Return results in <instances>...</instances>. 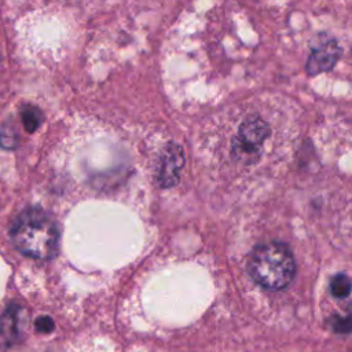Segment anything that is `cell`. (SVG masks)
<instances>
[{"label":"cell","mask_w":352,"mask_h":352,"mask_svg":"<svg viewBox=\"0 0 352 352\" xmlns=\"http://www.w3.org/2000/svg\"><path fill=\"white\" fill-rule=\"evenodd\" d=\"M10 236L25 256L48 260L58 253L59 230L55 220L40 208H28L14 220Z\"/></svg>","instance_id":"obj_1"},{"label":"cell","mask_w":352,"mask_h":352,"mask_svg":"<svg viewBox=\"0 0 352 352\" xmlns=\"http://www.w3.org/2000/svg\"><path fill=\"white\" fill-rule=\"evenodd\" d=\"M248 270L253 280L261 287L280 290L293 280L296 261L285 243L270 242L257 246L252 252Z\"/></svg>","instance_id":"obj_2"},{"label":"cell","mask_w":352,"mask_h":352,"mask_svg":"<svg viewBox=\"0 0 352 352\" xmlns=\"http://www.w3.org/2000/svg\"><path fill=\"white\" fill-rule=\"evenodd\" d=\"M270 135L267 122L258 116L248 117L239 125L238 133L234 139V153L242 157H253L263 146Z\"/></svg>","instance_id":"obj_3"},{"label":"cell","mask_w":352,"mask_h":352,"mask_svg":"<svg viewBox=\"0 0 352 352\" xmlns=\"http://www.w3.org/2000/svg\"><path fill=\"white\" fill-rule=\"evenodd\" d=\"M184 165V154L180 146L172 143L169 144L160 161L157 180L161 187H172L177 183L180 170Z\"/></svg>","instance_id":"obj_4"},{"label":"cell","mask_w":352,"mask_h":352,"mask_svg":"<svg viewBox=\"0 0 352 352\" xmlns=\"http://www.w3.org/2000/svg\"><path fill=\"white\" fill-rule=\"evenodd\" d=\"M341 56V48L334 40H329L322 45H318L307 60V73L316 76L331 69Z\"/></svg>","instance_id":"obj_5"},{"label":"cell","mask_w":352,"mask_h":352,"mask_svg":"<svg viewBox=\"0 0 352 352\" xmlns=\"http://www.w3.org/2000/svg\"><path fill=\"white\" fill-rule=\"evenodd\" d=\"M18 330V308L10 307L4 315L0 318V337L6 338H15Z\"/></svg>","instance_id":"obj_6"},{"label":"cell","mask_w":352,"mask_h":352,"mask_svg":"<svg viewBox=\"0 0 352 352\" xmlns=\"http://www.w3.org/2000/svg\"><path fill=\"white\" fill-rule=\"evenodd\" d=\"M21 120L28 132H34L43 122V113L33 104H25L21 110Z\"/></svg>","instance_id":"obj_7"},{"label":"cell","mask_w":352,"mask_h":352,"mask_svg":"<svg viewBox=\"0 0 352 352\" xmlns=\"http://www.w3.org/2000/svg\"><path fill=\"white\" fill-rule=\"evenodd\" d=\"M351 292V280L345 274H337L330 280V293L337 298H345Z\"/></svg>","instance_id":"obj_8"},{"label":"cell","mask_w":352,"mask_h":352,"mask_svg":"<svg viewBox=\"0 0 352 352\" xmlns=\"http://www.w3.org/2000/svg\"><path fill=\"white\" fill-rule=\"evenodd\" d=\"M16 138L18 136H16L15 131L11 126L6 125L0 129V146L3 148H7V150L15 148L16 147V140H18Z\"/></svg>","instance_id":"obj_9"},{"label":"cell","mask_w":352,"mask_h":352,"mask_svg":"<svg viewBox=\"0 0 352 352\" xmlns=\"http://www.w3.org/2000/svg\"><path fill=\"white\" fill-rule=\"evenodd\" d=\"M36 329L40 333H51L54 330V320L50 316H41L36 320Z\"/></svg>","instance_id":"obj_10"}]
</instances>
